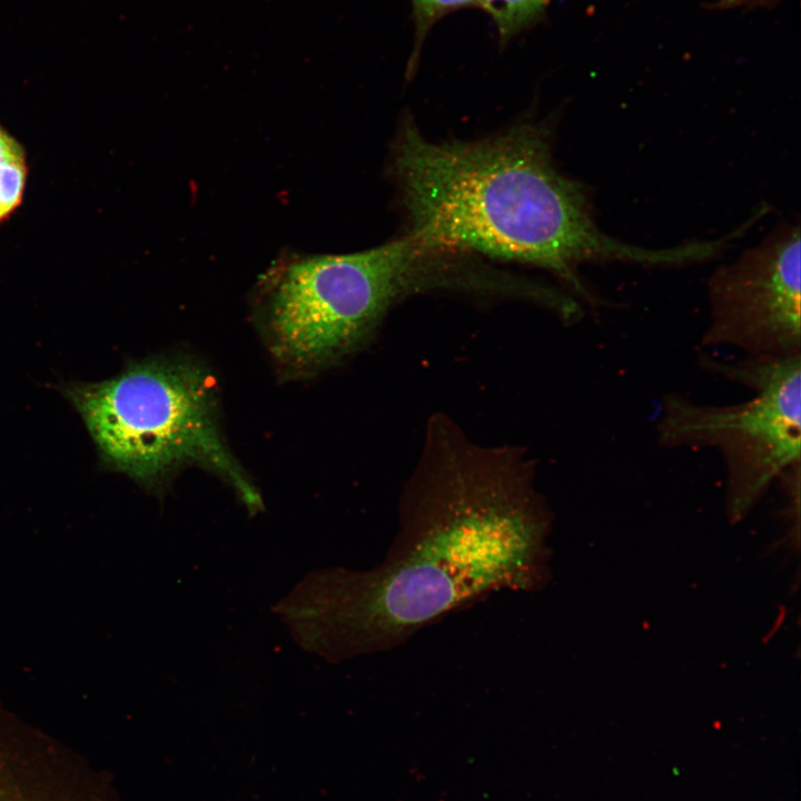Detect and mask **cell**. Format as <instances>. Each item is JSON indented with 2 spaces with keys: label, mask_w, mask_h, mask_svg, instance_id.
<instances>
[{
  "label": "cell",
  "mask_w": 801,
  "mask_h": 801,
  "mask_svg": "<svg viewBox=\"0 0 801 801\" xmlns=\"http://www.w3.org/2000/svg\"><path fill=\"white\" fill-rule=\"evenodd\" d=\"M550 0H476L494 22L501 44L532 26L545 11Z\"/></svg>",
  "instance_id": "ba28073f"
},
{
  "label": "cell",
  "mask_w": 801,
  "mask_h": 801,
  "mask_svg": "<svg viewBox=\"0 0 801 801\" xmlns=\"http://www.w3.org/2000/svg\"><path fill=\"white\" fill-rule=\"evenodd\" d=\"M80 415L102 467L147 490L178 468L197 464L218 474L247 510L263 498L222 441L209 376L187 360L132 362L100 382L60 388Z\"/></svg>",
  "instance_id": "277c9868"
},
{
  "label": "cell",
  "mask_w": 801,
  "mask_h": 801,
  "mask_svg": "<svg viewBox=\"0 0 801 801\" xmlns=\"http://www.w3.org/2000/svg\"><path fill=\"white\" fill-rule=\"evenodd\" d=\"M0 801H109L96 774L51 743L0 724Z\"/></svg>",
  "instance_id": "52a82bcc"
},
{
  "label": "cell",
  "mask_w": 801,
  "mask_h": 801,
  "mask_svg": "<svg viewBox=\"0 0 801 801\" xmlns=\"http://www.w3.org/2000/svg\"><path fill=\"white\" fill-rule=\"evenodd\" d=\"M409 233L367 250L296 259L270 289L264 327L275 358L296 373L328 367L377 332L393 306L467 288L463 265Z\"/></svg>",
  "instance_id": "3957f363"
},
{
  "label": "cell",
  "mask_w": 801,
  "mask_h": 801,
  "mask_svg": "<svg viewBox=\"0 0 801 801\" xmlns=\"http://www.w3.org/2000/svg\"><path fill=\"white\" fill-rule=\"evenodd\" d=\"M13 160H26L23 149L0 127V164Z\"/></svg>",
  "instance_id": "8fae6325"
},
{
  "label": "cell",
  "mask_w": 801,
  "mask_h": 801,
  "mask_svg": "<svg viewBox=\"0 0 801 801\" xmlns=\"http://www.w3.org/2000/svg\"><path fill=\"white\" fill-rule=\"evenodd\" d=\"M696 360L705 372L745 386L753 396L718 405L665 393L655 436L668 449L719 452L725 469V511L736 523L785 471L801 463V354L729 360L700 352Z\"/></svg>",
  "instance_id": "5b68a950"
},
{
  "label": "cell",
  "mask_w": 801,
  "mask_h": 801,
  "mask_svg": "<svg viewBox=\"0 0 801 801\" xmlns=\"http://www.w3.org/2000/svg\"><path fill=\"white\" fill-rule=\"evenodd\" d=\"M800 228L780 224L708 281L703 347L746 356L801 354Z\"/></svg>",
  "instance_id": "8992f818"
},
{
  "label": "cell",
  "mask_w": 801,
  "mask_h": 801,
  "mask_svg": "<svg viewBox=\"0 0 801 801\" xmlns=\"http://www.w3.org/2000/svg\"><path fill=\"white\" fill-rule=\"evenodd\" d=\"M543 123H521L474 141H433L407 119L392 152V176L409 234L452 254H481L551 271L594 307L585 263L685 266L686 244L646 248L611 237L595 222L584 187L563 175Z\"/></svg>",
  "instance_id": "7a4b0ae2"
},
{
  "label": "cell",
  "mask_w": 801,
  "mask_h": 801,
  "mask_svg": "<svg viewBox=\"0 0 801 801\" xmlns=\"http://www.w3.org/2000/svg\"><path fill=\"white\" fill-rule=\"evenodd\" d=\"M415 24L412 62L418 59L421 48L433 26L443 17L456 10L476 6V0H411Z\"/></svg>",
  "instance_id": "9c48e42d"
},
{
  "label": "cell",
  "mask_w": 801,
  "mask_h": 801,
  "mask_svg": "<svg viewBox=\"0 0 801 801\" xmlns=\"http://www.w3.org/2000/svg\"><path fill=\"white\" fill-rule=\"evenodd\" d=\"M510 447L474 444L433 418L383 562L306 581L300 619L314 651L340 661L394 650L445 615L550 578L552 512Z\"/></svg>",
  "instance_id": "6da1fadb"
},
{
  "label": "cell",
  "mask_w": 801,
  "mask_h": 801,
  "mask_svg": "<svg viewBox=\"0 0 801 801\" xmlns=\"http://www.w3.org/2000/svg\"><path fill=\"white\" fill-rule=\"evenodd\" d=\"M26 178V160H13L0 164V221L19 206Z\"/></svg>",
  "instance_id": "30bf717a"
}]
</instances>
